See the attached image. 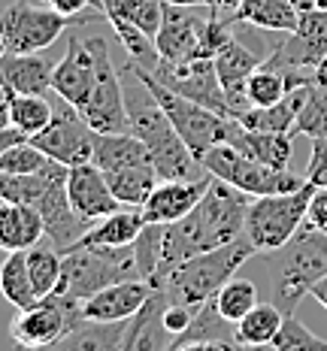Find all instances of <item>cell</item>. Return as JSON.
I'll list each match as a JSON object with an SVG mask.
<instances>
[{
  "instance_id": "1",
  "label": "cell",
  "mask_w": 327,
  "mask_h": 351,
  "mask_svg": "<svg viewBox=\"0 0 327 351\" xmlns=\"http://www.w3.org/2000/svg\"><path fill=\"white\" fill-rule=\"evenodd\" d=\"M245 197L249 194H243L239 188L213 176V182H209L206 194H203L197 206L188 212L182 221L167 224L161 269H158V279L152 282V288H158L179 263L245 237V212H249Z\"/></svg>"
},
{
  "instance_id": "2",
  "label": "cell",
  "mask_w": 327,
  "mask_h": 351,
  "mask_svg": "<svg viewBox=\"0 0 327 351\" xmlns=\"http://www.w3.org/2000/svg\"><path fill=\"white\" fill-rule=\"evenodd\" d=\"M125 106H128V119H130V134L140 136L149 149L152 167L161 176V182L167 179H185V182H197L209 179L206 167L200 164V158L194 155L185 145V140L176 134L173 121L167 119L164 106L158 104V97L145 88V82L136 73H130L125 67Z\"/></svg>"
},
{
  "instance_id": "3",
  "label": "cell",
  "mask_w": 327,
  "mask_h": 351,
  "mask_svg": "<svg viewBox=\"0 0 327 351\" xmlns=\"http://www.w3.org/2000/svg\"><path fill=\"white\" fill-rule=\"evenodd\" d=\"M258 258L264 263L270 303L294 315L297 303L327 276V233L303 224L291 243Z\"/></svg>"
},
{
  "instance_id": "4",
  "label": "cell",
  "mask_w": 327,
  "mask_h": 351,
  "mask_svg": "<svg viewBox=\"0 0 327 351\" xmlns=\"http://www.w3.org/2000/svg\"><path fill=\"white\" fill-rule=\"evenodd\" d=\"M254 254L258 252H254V245L249 243V237H239L237 243H230V245L213 248V252H203L197 258L179 263L158 288L164 291L167 303H176L191 312H200L203 306L239 273V267H245V261L254 258Z\"/></svg>"
},
{
  "instance_id": "5",
  "label": "cell",
  "mask_w": 327,
  "mask_h": 351,
  "mask_svg": "<svg viewBox=\"0 0 327 351\" xmlns=\"http://www.w3.org/2000/svg\"><path fill=\"white\" fill-rule=\"evenodd\" d=\"M140 279L134 245L109 248V245H76L64 252V269L58 294L73 300H88L109 285Z\"/></svg>"
},
{
  "instance_id": "6",
  "label": "cell",
  "mask_w": 327,
  "mask_h": 351,
  "mask_svg": "<svg viewBox=\"0 0 327 351\" xmlns=\"http://www.w3.org/2000/svg\"><path fill=\"white\" fill-rule=\"evenodd\" d=\"M312 194H315V185L306 182L303 188L288 194L254 197L249 203V212H245V237L254 245V252L267 254L291 243L297 230L306 224Z\"/></svg>"
},
{
  "instance_id": "7",
  "label": "cell",
  "mask_w": 327,
  "mask_h": 351,
  "mask_svg": "<svg viewBox=\"0 0 327 351\" xmlns=\"http://www.w3.org/2000/svg\"><path fill=\"white\" fill-rule=\"evenodd\" d=\"M128 70L136 73V76L145 82V88H149V91L158 97V104L164 106L167 119L173 121L176 134L185 140V145L197 158H203L209 149H215V145L228 143V134H230V124H234V119H228V115H218V112H213V109H206V106H200V104H191V100L173 94L170 88H164L149 70L130 67V64H128ZM200 164H203V160H200Z\"/></svg>"
},
{
  "instance_id": "8",
  "label": "cell",
  "mask_w": 327,
  "mask_h": 351,
  "mask_svg": "<svg viewBox=\"0 0 327 351\" xmlns=\"http://www.w3.org/2000/svg\"><path fill=\"white\" fill-rule=\"evenodd\" d=\"M327 58V6L300 12L297 27L291 34H282V40L270 49V58L264 64L282 70L288 76L291 88H309L312 73Z\"/></svg>"
},
{
  "instance_id": "9",
  "label": "cell",
  "mask_w": 327,
  "mask_h": 351,
  "mask_svg": "<svg viewBox=\"0 0 327 351\" xmlns=\"http://www.w3.org/2000/svg\"><path fill=\"white\" fill-rule=\"evenodd\" d=\"M91 55H94V67H97V82L94 91L79 112L88 121V128L94 134H128L130 119H128V106H125V76L115 67L112 55H109V43L100 34L85 36Z\"/></svg>"
},
{
  "instance_id": "10",
  "label": "cell",
  "mask_w": 327,
  "mask_h": 351,
  "mask_svg": "<svg viewBox=\"0 0 327 351\" xmlns=\"http://www.w3.org/2000/svg\"><path fill=\"white\" fill-rule=\"evenodd\" d=\"M200 160H203V167H206L209 176H215V179L239 188V191L249 194V197L288 194V191H297V188L306 185V176L264 167V164H258V160L245 158L243 152L234 149V145H228V143L209 149Z\"/></svg>"
},
{
  "instance_id": "11",
  "label": "cell",
  "mask_w": 327,
  "mask_h": 351,
  "mask_svg": "<svg viewBox=\"0 0 327 351\" xmlns=\"http://www.w3.org/2000/svg\"><path fill=\"white\" fill-rule=\"evenodd\" d=\"M79 324H85L82 300H73L55 291V294L36 300L27 309H16V318L10 321V339L19 348H46L61 342Z\"/></svg>"
},
{
  "instance_id": "12",
  "label": "cell",
  "mask_w": 327,
  "mask_h": 351,
  "mask_svg": "<svg viewBox=\"0 0 327 351\" xmlns=\"http://www.w3.org/2000/svg\"><path fill=\"white\" fill-rule=\"evenodd\" d=\"M70 25L73 21L52 10L46 0H16L0 12V34H3L6 52L12 55L43 52Z\"/></svg>"
},
{
  "instance_id": "13",
  "label": "cell",
  "mask_w": 327,
  "mask_h": 351,
  "mask_svg": "<svg viewBox=\"0 0 327 351\" xmlns=\"http://www.w3.org/2000/svg\"><path fill=\"white\" fill-rule=\"evenodd\" d=\"M31 143L43 152L49 160H58L64 167H79L94 160V130L82 119L76 106L64 104L55 106V115L46 130L31 136Z\"/></svg>"
},
{
  "instance_id": "14",
  "label": "cell",
  "mask_w": 327,
  "mask_h": 351,
  "mask_svg": "<svg viewBox=\"0 0 327 351\" xmlns=\"http://www.w3.org/2000/svg\"><path fill=\"white\" fill-rule=\"evenodd\" d=\"M152 76L164 88H170L173 94H179V97L191 100V104H200V106L230 119V109H228V100H224L213 58H194V61H179V64L161 61L152 70Z\"/></svg>"
},
{
  "instance_id": "15",
  "label": "cell",
  "mask_w": 327,
  "mask_h": 351,
  "mask_svg": "<svg viewBox=\"0 0 327 351\" xmlns=\"http://www.w3.org/2000/svg\"><path fill=\"white\" fill-rule=\"evenodd\" d=\"M67 173L70 167H58V173L52 176L49 188L40 194V200L34 203L36 212L43 215V228H46V239L49 245H55L58 252H70L82 243V237L94 228V221L82 218L73 209L70 197H67Z\"/></svg>"
},
{
  "instance_id": "16",
  "label": "cell",
  "mask_w": 327,
  "mask_h": 351,
  "mask_svg": "<svg viewBox=\"0 0 327 351\" xmlns=\"http://www.w3.org/2000/svg\"><path fill=\"white\" fill-rule=\"evenodd\" d=\"M267 58H270V52L249 46V43L239 40V36H234V40L213 58L224 100H228V109H230V119H239V115H245L252 109L249 94H245V82H249V76Z\"/></svg>"
},
{
  "instance_id": "17",
  "label": "cell",
  "mask_w": 327,
  "mask_h": 351,
  "mask_svg": "<svg viewBox=\"0 0 327 351\" xmlns=\"http://www.w3.org/2000/svg\"><path fill=\"white\" fill-rule=\"evenodd\" d=\"M206 16H200L197 6L164 3V19L155 34V46H158L161 61L179 64V61H194V58H200V40H203Z\"/></svg>"
},
{
  "instance_id": "18",
  "label": "cell",
  "mask_w": 327,
  "mask_h": 351,
  "mask_svg": "<svg viewBox=\"0 0 327 351\" xmlns=\"http://www.w3.org/2000/svg\"><path fill=\"white\" fill-rule=\"evenodd\" d=\"M94 82H97V67H94V55L85 43V36H79L76 31L70 34L67 40V52L55 64L52 73V91L64 104L82 109L88 104Z\"/></svg>"
},
{
  "instance_id": "19",
  "label": "cell",
  "mask_w": 327,
  "mask_h": 351,
  "mask_svg": "<svg viewBox=\"0 0 327 351\" xmlns=\"http://www.w3.org/2000/svg\"><path fill=\"white\" fill-rule=\"evenodd\" d=\"M67 197H70L73 209H76L82 218H88V221H100V218H106V215H112V212L121 209V203L115 200L112 188H109L106 173L100 170L94 160L70 167Z\"/></svg>"
},
{
  "instance_id": "20",
  "label": "cell",
  "mask_w": 327,
  "mask_h": 351,
  "mask_svg": "<svg viewBox=\"0 0 327 351\" xmlns=\"http://www.w3.org/2000/svg\"><path fill=\"white\" fill-rule=\"evenodd\" d=\"M209 179H197V182H185V179H167L158 182V188L149 194V200L143 203V218L145 224H176L188 215L206 194Z\"/></svg>"
},
{
  "instance_id": "21",
  "label": "cell",
  "mask_w": 327,
  "mask_h": 351,
  "mask_svg": "<svg viewBox=\"0 0 327 351\" xmlns=\"http://www.w3.org/2000/svg\"><path fill=\"white\" fill-rule=\"evenodd\" d=\"M152 285L145 279H130L109 285L97 291L94 297L82 300V318L85 321H130L152 297Z\"/></svg>"
},
{
  "instance_id": "22",
  "label": "cell",
  "mask_w": 327,
  "mask_h": 351,
  "mask_svg": "<svg viewBox=\"0 0 327 351\" xmlns=\"http://www.w3.org/2000/svg\"><path fill=\"white\" fill-rule=\"evenodd\" d=\"M164 306L167 297L161 288L152 291V297L145 300V306L130 318L121 351H170L176 342V333L167 327L164 321Z\"/></svg>"
},
{
  "instance_id": "23",
  "label": "cell",
  "mask_w": 327,
  "mask_h": 351,
  "mask_svg": "<svg viewBox=\"0 0 327 351\" xmlns=\"http://www.w3.org/2000/svg\"><path fill=\"white\" fill-rule=\"evenodd\" d=\"M228 145H234V149H239L245 158L258 160V164L273 167V170H288L291 155H294V140H291V134L249 130V128H243L237 119H234V124H230Z\"/></svg>"
},
{
  "instance_id": "24",
  "label": "cell",
  "mask_w": 327,
  "mask_h": 351,
  "mask_svg": "<svg viewBox=\"0 0 327 351\" xmlns=\"http://www.w3.org/2000/svg\"><path fill=\"white\" fill-rule=\"evenodd\" d=\"M46 237L43 215L31 203H0V252H31Z\"/></svg>"
},
{
  "instance_id": "25",
  "label": "cell",
  "mask_w": 327,
  "mask_h": 351,
  "mask_svg": "<svg viewBox=\"0 0 327 351\" xmlns=\"http://www.w3.org/2000/svg\"><path fill=\"white\" fill-rule=\"evenodd\" d=\"M0 73L6 76V82L16 94H46L52 91L55 64L43 52H31V55L6 52L0 58Z\"/></svg>"
},
{
  "instance_id": "26",
  "label": "cell",
  "mask_w": 327,
  "mask_h": 351,
  "mask_svg": "<svg viewBox=\"0 0 327 351\" xmlns=\"http://www.w3.org/2000/svg\"><path fill=\"white\" fill-rule=\"evenodd\" d=\"M237 25H249L254 31L267 34H291L297 27V6L291 0H239L234 12Z\"/></svg>"
},
{
  "instance_id": "27",
  "label": "cell",
  "mask_w": 327,
  "mask_h": 351,
  "mask_svg": "<svg viewBox=\"0 0 327 351\" xmlns=\"http://www.w3.org/2000/svg\"><path fill=\"white\" fill-rule=\"evenodd\" d=\"M312 88V85H309ZM309 88H294L282 104L264 106V109H249L245 115H239V124L249 130H264V134H297V119L303 112V104L309 97Z\"/></svg>"
},
{
  "instance_id": "28",
  "label": "cell",
  "mask_w": 327,
  "mask_h": 351,
  "mask_svg": "<svg viewBox=\"0 0 327 351\" xmlns=\"http://www.w3.org/2000/svg\"><path fill=\"white\" fill-rule=\"evenodd\" d=\"M94 164L104 173L125 170V167L152 164L149 149L140 136L128 134H94Z\"/></svg>"
},
{
  "instance_id": "29",
  "label": "cell",
  "mask_w": 327,
  "mask_h": 351,
  "mask_svg": "<svg viewBox=\"0 0 327 351\" xmlns=\"http://www.w3.org/2000/svg\"><path fill=\"white\" fill-rule=\"evenodd\" d=\"M143 228H145L143 209L121 206L119 212H112V215H106V218H100V221H94V228L85 233L79 245L125 248V245H134V243H136V237L143 233Z\"/></svg>"
},
{
  "instance_id": "30",
  "label": "cell",
  "mask_w": 327,
  "mask_h": 351,
  "mask_svg": "<svg viewBox=\"0 0 327 351\" xmlns=\"http://www.w3.org/2000/svg\"><path fill=\"white\" fill-rule=\"evenodd\" d=\"M285 324V312L273 303H258L254 309L234 327V339L243 348H273L276 336Z\"/></svg>"
},
{
  "instance_id": "31",
  "label": "cell",
  "mask_w": 327,
  "mask_h": 351,
  "mask_svg": "<svg viewBox=\"0 0 327 351\" xmlns=\"http://www.w3.org/2000/svg\"><path fill=\"white\" fill-rule=\"evenodd\" d=\"M130 321H85L61 339V351H121Z\"/></svg>"
},
{
  "instance_id": "32",
  "label": "cell",
  "mask_w": 327,
  "mask_h": 351,
  "mask_svg": "<svg viewBox=\"0 0 327 351\" xmlns=\"http://www.w3.org/2000/svg\"><path fill=\"white\" fill-rule=\"evenodd\" d=\"M109 179V188H112L115 200L121 206H134V209H143V203L149 200V194L158 188L161 176L155 173L152 164H140V167H125V170H115V173H106Z\"/></svg>"
},
{
  "instance_id": "33",
  "label": "cell",
  "mask_w": 327,
  "mask_h": 351,
  "mask_svg": "<svg viewBox=\"0 0 327 351\" xmlns=\"http://www.w3.org/2000/svg\"><path fill=\"white\" fill-rule=\"evenodd\" d=\"M0 294L16 309H27L40 300L34 291L31 273H27V252H12L3 258V263H0Z\"/></svg>"
},
{
  "instance_id": "34",
  "label": "cell",
  "mask_w": 327,
  "mask_h": 351,
  "mask_svg": "<svg viewBox=\"0 0 327 351\" xmlns=\"http://www.w3.org/2000/svg\"><path fill=\"white\" fill-rule=\"evenodd\" d=\"M109 21V27H112V34L119 36L121 49H125L128 55V64L130 67H140V70H155L158 64H161V55H158V46H155V36H149L140 27H134L130 21L119 19V16H104Z\"/></svg>"
},
{
  "instance_id": "35",
  "label": "cell",
  "mask_w": 327,
  "mask_h": 351,
  "mask_svg": "<svg viewBox=\"0 0 327 351\" xmlns=\"http://www.w3.org/2000/svg\"><path fill=\"white\" fill-rule=\"evenodd\" d=\"M55 115V106L46 94H16L10 100V124L31 140L34 134L49 128Z\"/></svg>"
},
{
  "instance_id": "36",
  "label": "cell",
  "mask_w": 327,
  "mask_h": 351,
  "mask_svg": "<svg viewBox=\"0 0 327 351\" xmlns=\"http://www.w3.org/2000/svg\"><path fill=\"white\" fill-rule=\"evenodd\" d=\"M213 303H215L218 315H221L224 321H230V324H239V321H243L254 309V306L261 303L258 285H254L252 279H245V276H234V279H230L213 297Z\"/></svg>"
},
{
  "instance_id": "37",
  "label": "cell",
  "mask_w": 327,
  "mask_h": 351,
  "mask_svg": "<svg viewBox=\"0 0 327 351\" xmlns=\"http://www.w3.org/2000/svg\"><path fill=\"white\" fill-rule=\"evenodd\" d=\"M61 269H64V254L55 245H34L27 252V273H31L36 297H49L61 285Z\"/></svg>"
},
{
  "instance_id": "38",
  "label": "cell",
  "mask_w": 327,
  "mask_h": 351,
  "mask_svg": "<svg viewBox=\"0 0 327 351\" xmlns=\"http://www.w3.org/2000/svg\"><path fill=\"white\" fill-rule=\"evenodd\" d=\"M294 91L288 82V76L282 70L270 67V64H261L258 70L249 76L245 82V94H249L252 109H264V106H276Z\"/></svg>"
},
{
  "instance_id": "39",
  "label": "cell",
  "mask_w": 327,
  "mask_h": 351,
  "mask_svg": "<svg viewBox=\"0 0 327 351\" xmlns=\"http://www.w3.org/2000/svg\"><path fill=\"white\" fill-rule=\"evenodd\" d=\"M104 3V16H119L140 27L149 36L158 34L164 19V0H100Z\"/></svg>"
},
{
  "instance_id": "40",
  "label": "cell",
  "mask_w": 327,
  "mask_h": 351,
  "mask_svg": "<svg viewBox=\"0 0 327 351\" xmlns=\"http://www.w3.org/2000/svg\"><path fill=\"white\" fill-rule=\"evenodd\" d=\"M164 233L167 224H145L143 233L134 243V254H136V269H140V279L155 282L158 269H161V258H164Z\"/></svg>"
},
{
  "instance_id": "41",
  "label": "cell",
  "mask_w": 327,
  "mask_h": 351,
  "mask_svg": "<svg viewBox=\"0 0 327 351\" xmlns=\"http://www.w3.org/2000/svg\"><path fill=\"white\" fill-rule=\"evenodd\" d=\"M273 351H327V339L315 336L297 315H285V324L276 336Z\"/></svg>"
},
{
  "instance_id": "42",
  "label": "cell",
  "mask_w": 327,
  "mask_h": 351,
  "mask_svg": "<svg viewBox=\"0 0 327 351\" xmlns=\"http://www.w3.org/2000/svg\"><path fill=\"white\" fill-rule=\"evenodd\" d=\"M297 134L309 140H327V94L318 88H309V97L297 119Z\"/></svg>"
},
{
  "instance_id": "43",
  "label": "cell",
  "mask_w": 327,
  "mask_h": 351,
  "mask_svg": "<svg viewBox=\"0 0 327 351\" xmlns=\"http://www.w3.org/2000/svg\"><path fill=\"white\" fill-rule=\"evenodd\" d=\"M46 155H43L40 149L31 143V140H25V143H19V145H12L10 152H3L0 155V170L3 173H12V176H31L36 170H43L46 167Z\"/></svg>"
},
{
  "instance_id": "44",
  "label": "cell",
  "mask_w": 327,
  "mask_h": 351,
  "mask_svg": "<svg viewBox=\"0 0 327 351\" xmlns=\"http://www.w3.org/2000/svg\"><path fill=\"white\" fill-rule=\"evenodd\" d=\"M52 10H58L61 16H67L76 25H85V21L104 16V3L100 0H46Z\"/></svg>"
},
{
  "instance_id": "45",
  "label": "cell",
  "mask_w": 327,
  "mask_h": 351,
  "mask_svg": "<svg viewBox=\"0 0 327 351\" xmlns=\"http://www.w3.org/2000/svg\"><path fill=\"white\" fill-rule=\"evenodd\" d=\"M303 176L315 188H327V140H312V155Z\"/></svg>"
},
{
  "instance_id": "46",
  "label": "cell",
  "mask_w": 327,
  "mask_h": 351,
  "mask_svg": "<svg viewBox=\"0 0 327 351\" xmlns=\"http://www.w3.org/2000/svg\"><path fill=\"white\" fill-rule=\"evenodd\" d=\"M306 224H312L315 230L327 233V188H315V194H312V200H309Z\"/></svg>"
},
{
  "instance_id": "47",
  "label": "cell",
  "mask_w": 327,
  "mask_h": 351,
  "mask_svg": "<svg viewBox=\"0 0 327 351\" xmlns=\"http://www.w3.org/2000/svg\"><path fill=\"white\" fill-rule=\"evenodd\" d=\"M173 6H197V10H215V12H234L239 0H164Z\"/></svg>"
},
{
  "instance_id": "48",
  "label": "cell",
  "mask_w": 327,
  "mask_h": 351,
  "mask_svg": "<svg viewBox=\"0 0 327 351\" xmlns=\"http://www.w3.org/2000/svg\"><path fill=\"white\" fill-rule=\"evenodd\" d=\"M25 140H27V136L21 134V130L12 128V124H10V128H3V130H0V155H3V152H10L12 145L25 143Z\"/></svg>"
},
{
  "instance_id": "49",
  "label": "cell",
  "mask_w": 327,
  "mask_h": 351,
  "mask_svg": "<svg viewBox=\"0 0 327 351\" xmlns=\"http://www.w3.org/2000/svg\"><path fill=\"white\" fill-rule=\"evenodd\" d=\"M206 351H245L234 336H218V339H206Z\"/></svg>"
},
{
  "instance_id": "50",
  "label": "cell",
  "mask_w": 327,
  "mask_h": 351,
  "mask_svg": "<svg viewBox=\"0 0 327 351\" xmlns=\"http://www.w3.org/2000/svg\"><path fill=\"white\" fill-rule=\"evenodd\" d=\"M170 351H206V339H179L176 336Z\"/></svg>"
},
{
  "instance_id": "51",
  "label": "cell",
  "mask_w": 327,
  "mask_h": 351,
  "mask_svg": "<svg viewBox=\"0 0 327 351\" xmlns=\"http://www.w3.org/2000/svg\"><path fill=\"white\" fill-rule=\"evenodd\" d=\"M312 88H318V91L327 94V58L315 67V73H312Z\"/></svg>"
},
{
  "instance_id": "52",
  "label": "cell",
  "mask_w": 327,
  "mask_h": 351,
  "mask_svg": "<svg viewBox=\"0 0 327 351\" xmlns=\"http://www.w3.org/2000/svg\"><path fill=\"white\" fill-rule=\"evenodd\" d=\"M16 97V91L10 88V82H6V76L0 73V106H10V100Z\"/></svg>"
},
{
  "instance_id": "53",
  "label": "cell",
  "mask_w": 327,
  "mask_h": 351,
  "mask_svg": "<svg viewBox=\"0 0 327 351\" xmlns=\"http://www.w3.org/2000/svg\"><path fill=\"white\" fill-rule=\"evenodd\" d=\"M309 297H315V300H318V303H322V306H324V309H327V276H324V279H322V282H318V285H315V288H312V291H309Z\"/></svg>"
},
{
  "instance_id": "54",
  "label": "cell",
  "mask_w": 327,
  "mask_h": 351,
  "mask_svg": "<svg viewBox=\"0 0 327 351\" xmlns=\"http://www.w3.org/2000/svg\"><path fill=\"white\" fill-rule=\"evenodd\" d=\"M297 6V12H306V10H315V6H327V0H291Z\"/></svg>"
},
{
  "instance_id": "55",
  "label": "cell",
  "mask_w": 327,
  "mask_h": 351,
  "mask_svg": "<svg viewBox=\"0 0 327 351\" xmlns=\"http://www.w3.org/2000/svg\"><path fill=\"white\" fill-rule=\"evenodd\" d=\"M10 128V106H0V130Z\"/></svg>"
},
{
  "instance_id": "56",
  "label": "cell",
  "mask_w": 327,
  "mask_h": 351,
  "mask_svg": "<svg viewBox=\"0 0 327 351\" xmlns=\"http://www.w3.org/2000/svg\"><path fill=\"white\" fill-rule=\"evenodd\" d=\"M19 351H61V342H55V346H46V348H19Z\"/></svg>"
},
{
  "instance_id": "57",
  "label": "cell",
  "mask_w": 327,
  "mask_h": 351,
  "mask_svg": "<svg viewBox=\"0 0 327 351\" xmlns=\"http://www.w3.org/2000/svg\"><path fill=\"white\" fill-rule=\"evenodd\" d=\"M6 55V43H3V34H0V58Z\"/></svg>"
},
{
  "instance_id": "58",
  "label": "cell",
  "mask_w": 327,
  "mask_h": 351,
  "mask_svg": "<svg viewBox=\"0 0 327 351\" xmlns=\"http://www.w3.org/2000/svg\"><path fill=\"white\" fill-rule=\"evenodd\" d=\"M245 351H261V348H245Z\"/></svg>"
},
{
  "instance_id": "59",
  "label": "cell",
  "mask_w": 327,
  "mask_h": 351,
  "mask_svg": "<svg viewBox=\"0 0 327 351\" xmlns=\"http://www.w3.org/2000/svg\"><path fill=\"white\" fill-rule=\"evenodd\" d=\"M0 203H3V200H0Z\"/></svg>"
}]
</instances>
